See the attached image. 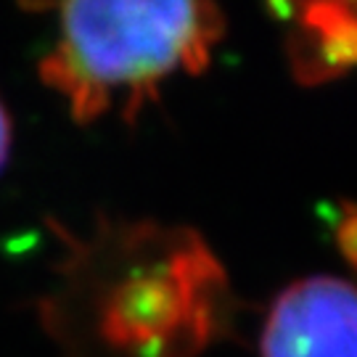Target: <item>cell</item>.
Masks as SVG:
<instances>
[{
	"label": "cell",
	"mask_w": 357,
	"mask_h": 357,
	"mask_svg": "<svg viewBox=\"0 0 357 357\" xmlns=\"http://www.w3.org/2000/svg\"><path fill=\"white\" fill-rule=\"evenodd\" d=\"M222 32L209 3L93 0L61 6V43L43 61L45 82L69 96L79 122L109 106V90H130V112L172 69L199 72Z\"/></svg>",
	"instance_id": "6da1fadb"
},
{
	"label": "cell",
	"mask_w": 357,
	"mask_h": 357,
	"mask_svg": "<svg viewBox=\"0 0 357 357\" xmlns=\"http://www.w3.org/2000/svg\"><path fill=\"white\" fill-rule=\"evenodd\" d=\"M262 357H357V286L315 275L273 302Z\"/></svg>",
	"instance_id": "7a4b0ae2"
},
{
	"label": "cell",
	"mask_w": 357,
	"mask_h": 357,
	"mask_svg": "<svg viewBox=\"0 0 357 357\" xmlns=\"http://www.w3.org/2000/svg\"><path fill=\"white\" fill-rule=\"evenodd\" d=\"M202 259V257H199ZM199 259L183 257L172 273L156 278H135L116 291L114 302L106 312L103 331L122 347L159 344L178 328L183 312L193 294V265Z\"/></svg>",
	"instance_id": "3957f363"
},
{
	"label": "cell",
	"mask_w": 357,
	"mask_h": 357,
	"mask_svg": "<svg viewBox=\"0 0 357 357\" xmlns=\"http://www.w3.org/2000/svg\"><path fill=\"white\" fill-rule=\"evenodd\" d=\"M339 241H342V249L349 257V262L357 265V215H349L344 220V225L339 230Z\"/></svg>",
	"instance_id": "277c9868"
},
{
	"label": "cell",
	"mask_w": 357,
	"mask_h": 357,
	"mask_svg": "<svg viewBox=\"0 0 357 357\" xmlns=\"http://www.w3.org/2000/svg\"><path fill=\"white\" fill-rule=\"evenodd\" d=\"M8 146H11V122H8V114L0 103V167L8 159Z\"/></svg>",
	"instance_id": "5b68a950"
}]
</instances>
